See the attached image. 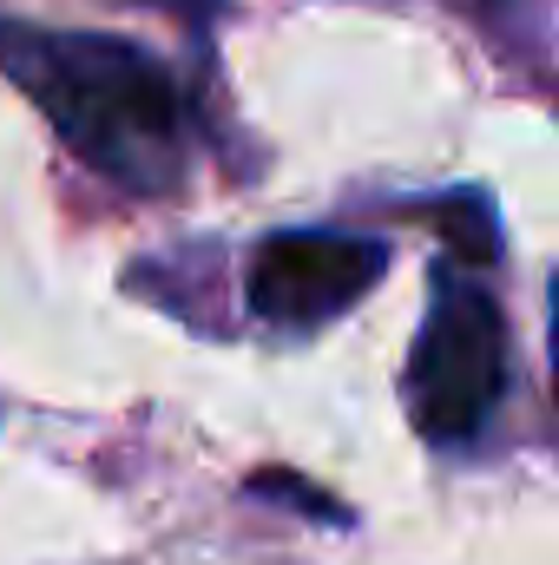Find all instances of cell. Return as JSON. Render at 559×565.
Listing matches in <instances>:
<instances>
[{"label":"cell","mask_w":559,"mask_h":565,"mask_svg":"<svg viewBox=\"0 0 559 565\" xmlns=\"http://www.w3.org/2000/svg\"><path fill=\"white\" fill-rule=\"evenodd\" d=\"M0 73L106 178L158 191L178 171V86L145 46L119 33H53L33 20H0Z\"/></svg>","instance_id":"1"},{"label":"cell","mask_w":559,"mask_h":565,"mask_svg":"<svg viewBox=\"0 0 559 565\" xmlns=\"http://www.w3.org/2000/svg\"><path fill=\"white\" fill-rule=\"evenodd\" d=\"M441 224H447V244L461 250V257H494V231H487V211L474 204V198H461V204H447L441 211Z\"/></svg>","instance_id":"4"},{"label":"cell","mask_w":559,"mask_h":565,"mask_svg":"<svg viewBox=\"0 0 559 565\" xmlns=\"http://www.w3.org/2000/svg\"><path fill=\"white\" fill-rule=\"evenodd\" d=\"M251 493L283 500V507H303V513H316V520H342V507H336V500H323L316 487H303V480H289V473H257V480H251Z\"/></svg>","instance_id":"5"},{"label":"cell","mask_w":559,"mask_h":565,"mask_svg":"<svg viewBox=\"0 0 559 565\" xmlns=\"http://www.w3.org/2000/svg\"><path fill=\"white\" fill-rule=\"evenodd\" d=\"M389 270V250L376 237H342V231H283L257 244L251 257V309L283 329H309L362 302L376 277Z\"/></svg>","instance_id":"3"},{"label":"cell","mask_w":559,"mask_h":565,"mask_svg":"<svg viewBox=\"0 0 559 565\" xmlns=\"http://www.w3.org/2000/svg\"><path fill=\"white\" fill-rule=\"evenodd\" d=\"M553 395H559V296H553Z\"/></svg>","instance_id":"6"},{"label":"cell","mask_w":559,"mask_h":565,"mask_svg":"<svg viewBox=\"0 0 559 565\" xmlns=\"http://www.w3.org/2000/svg\"><path fill=\"white\" fill-rule=\"evenodd\" d=\"M507 388V322L481 282L441 277L409 355V415L428 440L454 447L494 415Z\"/></svg>","instance_id":"2"}]
</instances>
